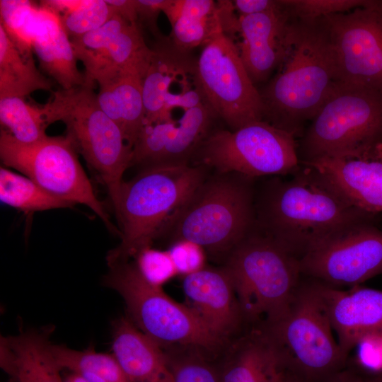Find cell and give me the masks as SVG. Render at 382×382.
Listing matches in <instances>:
<instances>
[{
	"label": "cell",
	"mask_w": 382,
	"mask_h": 382,
	"mask_svg": "<svg viewBox=\"0 0 382 382\" xmlns=\"http://www.w3.org/2000/svg\"><path fill=\"white\" fill-rule=\"evenodd\" d=\"M65 136H47L31 144L16 141L1 129L0 158L4 166L13 168L48 192L74 205L90 208L112 233V225L77 156Z\"/></svg>",
	"instance_id": "cell-11"
},
{
	"label": "cell",
	"mask_w": 382,
	"mask_h": 382,
	"mask_svg": "<svg viewBox=\"0 0 382 382\" xmlns=\"http://www.w3.org/2000/svg\"><path fill=\"white\" fill-rule=\"evenodd\" d=\"M256 183L255 226L299 260L329 236L374 221L341 197L313 168Z\"/></svg>",
	"instance_id": "cell-1"
},
{
	"label": "cell",
	"mask_w": 382,
	"mask_h": 382,
	"mask_svg": "<svg viewBox=\"0 0 382 382\" xmlns=\"http://www.w3.org/2000/svg\"><path fill=\"white\" fill-rule=\"evenodd\" d=\"M301 272L327 284L361 285L382 274V229L361 222L325 238L299 259Z\"/></svg>",
	"instance_id": "cell-14"
},
{
	"label": "cell",
	"mask_w": 382,
	"mask_h": 382,
	"mask_svg": "<svg viewBox=\"0 0 382 382\" xmlns=\"http://www.w3.org/2000/svg\"><path fill=\"white\" fill-rule=\"evenodd\" d=\"M310 279L337 340L347 357L364 337L382 334L381 290L360 285L342 290Z\"/></svg>",
	"instance_id": "cell-16"
},
{
	"label": "cell",
	"mask_w": 382,
	"mask_h": 382,
	"mask_svg": "<svg viewBox=\"0 0 382 382\" xmlns=\"http://www.w3.org/2000/svg\"><path fill=\"white\" fill-rule=\"evenodd\" d=\"M232 4L238 16L265 13L282 6V1L276 0H236Z\"/></svg>",
	"instance_id": "cell-40"
},
{
	"label": "cell",
	"mask_w": 382,
	"mask_h": 382,
	"mask_svg": "<svg viewBox=\"0 0 382 382\" xmlns=\"http://www.w3.org/2000/svg\"><path fill=\"white\" fill-rule=\"evenodd\" d=\"M52 354L62 370L76 373L88 382H131L112 353L93 348L76 350L52 343Z\"/></svg>",
	"instance_id": "cell-29"
},
{
	"label": "cell",
	"mask_w": 382,
	"mask_h": 382,
	"mask_svg": "<svg viewBox=\"0 0 382 382\" xmlns=\"http://www.w3.org/2000/svg\"><path fill=\"white\" fill-rule=\"evenodd\" d=\"M328 35L322 20L292 22L289 45L276 75L260 92L263 120L295 137L312 120L336 83Z\"/></svg>",
	"instance_id": "cell-2"
},
{
	"label": "cell",
	"mask_w": 382,
	"mask_h": 382,
	"mask_svg": "<svg viewBox=\"0 0 382 382\" xmlns=\"http://www.w3.org/2000/svg\"><path fill=\"white\" fill-rule=\"evenodd\" d=\"M258 325L286 375L301 382H323L345 369L342 352L310 278L302 275L286 310Z\"/></svg>",
	"instance_id": "cell-5"
},
{
	"label": "cell",
	"mask_w": 382,
	"mask_h": 382,
	"mask_svg": "<svg viewBox=\"0 0 382 382\" xmlns=\"http://www.w3.org/2000/svg\"><path fill=\"white\" fill-rule=\"evenodd\" d=\"M380 382H382V373L377 375Z\"/></svg>",
	"instance_id": "cell-46"
},
{
	"label": "cell",
	"mask_w": 382,
	"mask_h": 382,
	"mask_svg": "<svg viewBox=\"0 0 382 382\" xmlns=\"http://www.w3.org/2000/svg\"><path fill=\"white\" fill-rule=\"evenodd\" d=\"M337 83L382 93V1L320 18Z\"/></svg>",
	"instance_id": "cell-13"
},
{
	"label": "cell",
	"mask_w": 382,
	"mask_h": 382,
	"mask_svg": "<svg viewBox=\"0 0 382 382\" xmlns=\"http://www.w3.org/2000/svg\"><path fill=\"white\" fill-rule=\"evenodd\" d=\"M64 382H88L86 379H85L83 376L81 375L69 371V374L64 378Z\"/></svg>",
	"instance_id": "cell-43"
},
{
	"label": "cell",
	"mask_w": 382,
	"mask_h": 382,
	"mask_svg": "<svg viewBox=\"0 0 382 382\" xmlns=\"http://www.w3.org/2000/svg\"><path fill=\"white\" fill-rule=\"evenodd\" d=\"M49 332L35 330L1 339V367L16 382H64Z\"/></svg>",
	"instance_id": "cell-25"
},
{
	"label": "cell",
	"mask_w": 382,
	"mask_h": 382,
	"mask_svg": "<svg viewBox=\"0 0 382 382\" xmlns=\"http://www.w3.org/2000/svg\"><path fill=\"white\" fill-rule=\"evenodd\" d=\"M297 146L301 164L382 151V93L336 82Z\"/></svg>",
	"instance_id": "cell-7"
},
{
	"label": "cell",
	"mask_w": 382,
	"mask_h": 382,
	"mask_svg": "<svg viewBox=\"0 0 382 382\" xmlns=\"http://www.w3.org/2000/svg\"><path fill=\"white\" fill-rule=\"evenodd\" d=\"M42 107L49 125L58 121L65 125L66 136L105 186L114 207L123 175L131 167L132 148L100 108L93 88H60Z\"/></svg>",
	"instance_id": "cell-8"
},
{
	"label": "cell",
	"mask_w": 382,
	"mask_h": 382,
	"mask_svg": "<svg viewBox=\"0 0 382 382\" xmlns=\"http://www.w3.org/2000/svg\"><path fill=\"white\" fill-rule=\"evenodd\" d=\"M42 4L58 16L70 39L96 30L116 13L106 0L42 1Z\"/></svg>",
	"instance_id": "cell-31"
},
{
	"label": "cell",
	"mask_w": 382,
	"mask_h": 382,
	"mask_svg": "<svg viewBox=\"0 0 382 382\" xmlns=\"http://www.w3.org/2000/svg\"><path fill=\"white\" fill-rule=\"evenodd\" d=\"M163 349L174 382H219V367L213 362L212 354L195 347Z\"/></svg>",
	"instance_id": "cell-33"
},
{
	"label": "cell",
	"mask_w": 382,
	"mask_h": 382,
	"mask_svg": "<svg viewBox=\"0 0 382 382\" xmlns=\"http://www.w3.org/2000/svg\"><path fill=\"white\" fill-rule=\"evenodd\" d=\"M168 0H137L138 23L146 25L156 37H161L157 27V17L168 4Z\"/></svg>",
	"instance_id": "cell-39"
},
{
	"label": "cell",
	"mask_w": 382,
	"mask_h": 382,
	"mask_svg": "<svg viewBox=\"0 0 382 382\" xmlns=\"http://www.w3.org/2000/svg\"><path fill=\"white\" fill-rule=\"evenodd\" d=\"M192 164L255 179L287 175L301 166L296 137L265 120L233 131L215 129L201 145Z\"/></svg>",
	"instance_id": "cell-10"
},
{
	"label": "cell",
	"mask_w": 382,
	"mask_h": 382,
	"mask_svg": "<svg viewBox=\"0 0 382 382\" xmlns=\"http://www.w3.org/2000/svg\"><path fill=\"white\" fill-rule=\"evenodd\" d=\"M154 49L143 78L145 122L158 120L163 115L168 101L182 94L194 84L196 63L187 59L185 52L163 39Z\"/></svg>",
	"instance_id": "cell-21"
},
{
	"label": "cell",
	"mask_w": 382,
	"mask_h": 382,
	"mask_svg": "<svg viewBox=\"0 0 382 382\" xmlns=\"http://www.w3.org/2000/svg\"><path fill=\"white\" fill-rule=\"evenodd\" d=\"M174 263L178 274L186 276L206 267L204 249L199 245L187 240L171 243L167 250Z\"/></svg>",
	"instance_id": "cell-37"
},
{
	"label": "cell",
	"mask_w": 382,
	"mask_h": 382,
	"mask_svg": "<svg viewBox=\"0 0 382 382\" xmlns=\"http://www.w3.org/2000/svg\"><path fill=\"white\" fill-rule=\"evenodd\" d=\"M32 50L40 68L58 83L61 88L84 86L86 79L79 71L71 39L58 16L41 6L37 8L31 31Z\"/></svg>",
	"instance_id": "cell-23"
},
{
	"label": "cell",
	"mask_w": 382,
	"mask_h": 382,
	"mask_svg": "<svg viewBox=\"0 0 382 382\" xmlns=\"http://www.w3.org/2000/svg\"><path fill=\"white\" fill-rule=\"evenodd\" d=\"M115 11L127 21L132 23H138L137 13V0H106Z\"/></svg>",
	"instance_id": "cell-41"
},
{
	"label": "cell",
	"mask_w": 382,
	"mask_h": 382,
	"mask_svg": "<svg viewBox=\"0 0 382 382\" xmlns=\"http://www.w3.org/2000/svg\"><path fill=\"white\" fill-rule=\"evenodd\" d=\"M364 0H282L291 16L313 21L329 15L345 13L366 6Z\"/></svg>",
	"instance_id": "cell-35"
},
{
	"label": "cell",
	"mask_w": 382,
	"mask_h": 382,
	"mask_svg": "<svg viewBox=\"0 0 382 382\" xmlns=\"http://www.w3.org/2000/svg\"><path fill=\"white\" fill-rule=\"evenodd\" d=\"M1 129L16 141L31 144L47 137L49 126L42 105L30 104L21 98L0 99Z\"/></svg>",
	"instance_id": "cell-32"
},
{
	"label": "cell",
	"mask_w": 382,
	"mask_h": 382,
	"mask_svg": "<svg viewBox=\"0 0 382 382\" xmlns=\"http://www.w3.org/2000/svg\"><path fill=\"white\" fill-rule=\"evenodd\" d=\"M210 171L202 165H163L139 170L124 181L113 207L120 243L108 253V266L151 247Z\"/></svg>",
	"instance_id": "cell-3"
},
{
	"label": "cell",
	"mask_w": 382,
	"mask_h": 382,
	"mask_svg": "<svg viewBox=\"0 0 382 382\" xmlns=\"http://www.w3.org/2000/svg\"><path fill=\"white\" fill-rule=\"evenodd\" d=\"M207 101L230 130L263 120L260 91L250 78L233 39L224 32L203 45L196 62Z\"/></svg>",
	"instance_id": "cell-12"
},
{
	"label": "cell",
	"mask_w": 382,
	"mask_h": 382,
	"mask_svg": "<svg viewBox=\"0 0 382 382\" xmlns=\"http://www.w3.org/2000/svg\"><path fill=\"white\" fill-rule=\"evenodd\" d=\"M222 262L233 284L245 324L250 325L284 313L302 277L299 260L256 226Z\"/></svg>",
	"instance_id": "cell-6"
},
{
	"label": "cell",
	"mask_w": 382,
	"mask_h": 382,
	"mask_svg": "<svg viewBox=\"0 0 382 382\" xmlns=\"http://www.w3.org/2000/svg\"><path fill=\"white\" fill-rule=\"evenodd\" d=\"M257 179L211 170L163 236L187 240L222 261L255 226Z\"/></svg>",
	"instance_id": "cell-4"
},
{
	"label": "cell",
	"mask_w": 382,
	"mask_h": 382,
	"mask_svg": "<svg viewBox=\"0 0 382 382\" xmlns=\"http://www.w3.org/2000/svg\"><path fill=\"white\" fill-rule=\"evenodd\" d=\"M112 349L131 382H174L164 349L127 317L114 323Z\"/></svg>",
	"instance_id": "cell-24"
},
{
	"label": "cell",
	"mask_w": 382,
	"mask_h": 382,
	"mask_svg": "<svg viewBox=\"0 0 382 382\" xmlns=\"http://www.w3.org/2000/svg\"><path fill=\"white\" fill-rule=\"evenodd\" d=\"M103 284L122 298L127 318L162 348L195 347L212 354L224 346L188 306L169 297L161 286L149 282L134 261L108 266Z\"/></svg>",
	"instance_id": "cell-9"
},
{
	"label": "cell",
	"mask_w": 382,
	"mask_h": 382,
	"mask_svg": "<svg viewBox=\"0 0 382 382\" xmlns=\"http://www.w3.org/2000/svg\"><path fill=\"white\" fill-rule=\"evenodd\" d=\"M281 382H301L299 381V380L290 376H288V375H286L284 376V377L283 378V379L282 380Z\"/></svg>",
	"instance_id": "cell-44"
},
{
	"label": "cell",
	"mask_w": 382,
	"mask_h": 382,
	"mask_svg": "<svg viewBox=\"0 0 382 382\" xmlns=\"http://www.w3.org/2000/svg\"><path fill=\"white\" fill-rule=\"evenodd\" d=\"M368 382H380L378 376H375L371 379H367Z\"/></svg>",
	"instance_id": "cell-45"
},
{
	"label": "cell",
	"mask_w": 382,
	"mask_h": 382,
	"mask_svg": "<svg viewBox=\"0 0 382 382\" xmlns=\"http://www.w3.org/2000/svg\"><path fill=\"white\" fill-rule=\"evenodd\" d=\"M189 307L217 339L226 344L245 324L232 281L221 266L184 276Z\"/></svg>",
	"instance_id": "cell-17"
},
{
	"label": "cell",
	"mask_w": 382,
	"mask_h": 382,
	"mask_svg": "<svg viewBox=\"0 0 382 382\" xmlns=\"http://www.w3.org/2000/svg\"><path fill=\"white\" fill-rule=\"evenodd\" d=\"M129 23L132 22L115 13L112 18L96 30L71 39L76 57L83 64L85 71L91 67L113 39Z\"/></svg>",
	"instance_id": "cell-34"
},
{
	"label": "cell",
	"mask_w": 382,
	"mask_h": 382,
	"mask_svg": "<svg viewBox=\"0 0 382 382\" xmlns=\"http://www.w3.org/2000/svg\"><path fill=\"white\" fill-rule=\"evenodd\" d=\"M0 199L2 203L25 212L74 206L48 192L29 178L3 166L0 168Z\"/></svg>",
	"instance_id": "cell-30"
},
{
	"label": "cell",
	"mask_w": 382,
	"mask_h": 382,
	"mask_svg": "<svg viewBox=\"0 0 382 382\" xmlns=\"http://www.w3.org/2000/svg\"><path fill=\"white\" fill-rule=\"evenodd\" d=\"M144 122L132 148L131 167L139 170L163 165L192 164L202 143L215 129L218 116L208 102Z\"/></svg>",
	"instance_id": "cell-15"
},
{
	"label": "cell",
	"mask_w": 382,
	"mask_h": 382,
	"mask_svg": "<svg viewBox=\"0 0 382 382\" xmlns=\"http://www.w3.org/2000/svg\"><path fill=\"white\" fill-rule=\"evenodd\" d=\"M311 167L347 202L368 214L382 212V151L360 157L323 158Z\"/></svg>",
	"instance_id": "cell-19"
},
{
	"label": "cell",
	"mask_w": 382,
	"mask_h": 382,
	"mask_svg": "<svg viewBox=\"0 0 382 382\" xmlns=\"http://www.w3.org/2000/svg\"><path fill=\"white\" fill-rule=\"evenodd\" d=\"M323 382H368V381L354 371L344 369Z\"/></svg>",
	"instance_id": "cell-42"
},
{
	"label": "cell",
	"mask_w": 382,
	"mask_h": 382,
	"mask_svg": "<svg viewBox=\"0 0 382 382\" xmlns=\"http://www.w3.org/2000/svg\"><path fill=\"white\" fill-rule=\"evenodd\" d=\"M39 90L52 91V81L37 69L32 53L22 51L0 23V99L25 98Z\"/></svg>",
	"instance_id": "cell-27"
},
{
	"label": "cell",
	"mask_w": 382,
	"mask_h": 382,
	"mask_svg": "<svg viewBox=\"0 0 382 382\" xmlns=\"http://www.w3.org/2000/svg\"><path fill=\"white\" fill-rule=\"evenodd\" d=\"M359 364L378 374L382 373V334L362 339L356 346ZM355 347V348H356Z\"/></svg>",
	"instance_id": "cell-38"
},
{
	"label": "cell",
	"mask_w": 382,
	"mask_h": 382,
	"mask_svg": "<svg viewBox=\"0 0 382 382\" xmlns=\"http://www.w3.org/2000/svg\"><path fill=\"white\" fill-rule=\"evenodd\" d=\"M8 382H16V381L14 380V378L10 377V380Z\"/></svg>",
	"instance_id": "cell-47"
},
{
	"label": "cell",
	"mask_w": 382,
	"mask_h": 382,
	"mask_svg": "<svg viewBox=\"0 0 382 382\" xmlns=\"http://www.w3.org/2000/svg\"><path fill=\"white\" fill-rule=\"evenodd\" d=\"M293 21L282 1L277 9L238 16L236 33L241 40L236 45L254 84L267 80L283 62Z\"/></svg>",
	"instance_id": "cell-18"
},
{
	"label": "cell",
	"mask_w": 382,
	"mask_h": 382,
	"mask_svg": "<svg viewBox=\"0 0 382 382\" xmlns=\"http://www.w3.org/2000/svg\"><path fill=\"white\" fill-rule=\"evenodd\" d=\"M163 12L171 26V42L183 52L203 46L224 32L218 1L168 0Z\"/></svg>",
	"instance_id": "cell-26"
},
{
	"label": "cell",
	"mask_w": 382,
	"mask_h": 382,
	"mask_svg": "<svg viewBox=\"0 0 382 382\" xmlns=\"http://www.w3.org/2000/svg\"><path fill=\"white\" fill-rule=\"evenodd\" d=\"M134 262L142 276L151 284L162 286L178 274L168 251L151 247L141 250Z\"/></svg>",
	"instance_id": "cell-36"
},
{
	"label": "cell",
	"mask_w": 382,
	"mask_h": 382,
	"mask_svg": "<svg viewBox=\"0 0 382 382\" xmlns=\"http://www.w3.org/2000/svg\"><path fill=\"white\" fill-rule=\"evenodd\" d=\"M219 382H281L285 373L258 325L241 330L223 347Z\"/></svg>",
	"instance_id": "cell-20"
},
{
	"label": "cell",
	"mask_w": 382,
	"mask_h": 382,
	"mask_svg": "<svg viewBox=\"0 0 382 382\" xmlns=\"http://www.w3.org/2000/svg\"><path fill=\"white\" fill-rule=\"evenodd\" d=\"M151 55L152 49L146 45L140 25L129 23L85 71L86 85L94 88L93 77L108 69H134L146 73Z\"/></svg>",
	"instance_id": "cell-28"
},
{
	"label": "cell",
	"mask_w": 382,
	"mask_h": 382,
	"mask_svg": "<svg viewBox=\"0 0 382 382\" xmlns=\"http://www.w3.org/2000/svg\"><path fill=\"white\" fill-rule=\"evenodd\" d=\"M145 73L134 69L103 71L93 79L98 84L97 98L102 110L122 130L133 148L145 120L143 78Z\"/></svg>",
	"instance_id": "cell-22"
}]
</instances>
